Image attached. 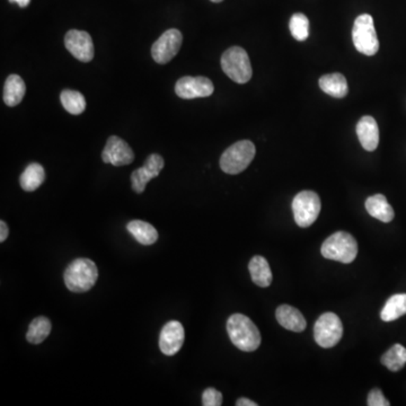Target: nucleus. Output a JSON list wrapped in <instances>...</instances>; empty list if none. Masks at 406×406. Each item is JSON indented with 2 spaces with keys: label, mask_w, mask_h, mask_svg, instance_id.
<instances>
[{
  "label": "nucleus",
  "mask_w": 406,
  "mask_h": 406,
  "mask_svg": "<svg viewBox=\"0 0 406 406\" xmlns=\"http://www.w3.org/2000/svg\"><path fill=\"white\" fill-rule=\"evenodd\" d=\"M227 332L234 346L242 351H255L261 344L259 329L245 315H231L228 318Z\"/></svg>",
  "instance_id": "1"
},
{
  "label": "nucleus",
  "mask_w": 406,
  "mask_h": 406,
  "mask_svg": "<svg viewBox=\"0 0 406 406\" xmlns=\"http://www.w3.org/2000/svg\"><path fill=\"white\" fill-rule=\"evenodd\" d=\"M98 270L92 259H81L72 261L65 271L64 280L67 288L75 294H83L95 285Z\"/></svg>",
  "instance_id": "2"
},
{
  "label": "nucleus",
  "mask_w": 406,
  "mask_h": 406,
  "mask_svg": "<svg viewBox=\"0 0 406 406\" xmlns=\"http://www.w3.org/2000/svg\"><path fill=\"white\" fill-rule=\"evenodd\" d=\"M320 253L327 259L349 264L358 255V243L351 234L337 231L323 243Z\"/></svg>",
  "instance_id": "3"
},
{
  "label": "nucleus",
  "mask_w": 406,
  "mask_h": 406,
  "mask_svg": "<svg viewBox=\"0 0 406 406\" xmlns=\"http://www.w3.org/2000/svg\"><path fill=\"white\" fill-rule=\"evenodd\" d=\"M222 68L237 84H246L252 78V66L248 52L241 46H231L224 52Z\"/></svg>",
  "instance_id": "4"
},
{
  "label": "nucleus",
  "mask_w": 406,
  "mask_h": 406,
  "mask_svg": "<svg viewBox=\"0 0 406 406\" xmlns=\"http://www.w3.org/2000/svg\"><path fill=\"white\" fill-rule=\"evenodd\" d=\"M255 146L250 140H242V142L234 144L231 147L225 150L220 157V168L225 173L236 175L242 173L251 164L254 157H255Z\"/></svg>",
  "instance_id": "5"
},
{
  "label": "nucleus",
  "mask_w": 406,
  "mask_h": 406,
  "mask_svg": "<svg viewBox=\"0 0 406 406\" xmlns=\"http://www.w3.org/2000/svg\"><path fill=\"white\" fill-rule=\"evenodd\" d=\"M352 41L358 52L363 55H376L379 50V41L374 29V20L369 14H363L356 18L352 29Z\"/></svg>",
  "instance_id": "6"
},
{
  "label": "nucleus",
  "mask_w": 406,
  "mask_h": 406,
  "mask_svg": "<svg viewBox=\"0 0 406 406\" xmlns=\"http://www.w3.org/2000/svg\"><path fill=\"white\" fill-rule=\"evenodd\" d=\"M320 199L313 191H303L295 196L292 201L295 222L299 227L307 228L313 225L320 216Z\"/></svg>",
  "instance_id": "7"
},
{
  "label": "nucleus",
  "mask_w": 406,
  "mask_h": 406,
  "mask_svg": "<svg viewBox=\"0 0 406 406\" xmlns=\"http://www.w3.org/2000/svg\"><path fill=\"white\" fill-rule=\"evenodd\" d=\"M343 335V325L334 313H325L317 320L314 327V337L318 346L329 349L337 346Z\"/></svg>",
  "instance_id": "8"
},
{
  "label": "nucleus",
  "mask_w": 406,
  "mask_h": 406,
  "mask_svg": "<svg viewBox=\"0 0 406 406\" xmlns=\"http://www.w3.org/2000/svg\"><path fill=\"white\" fill-rule=\"evenodd\" d=\"M183 42V35L179 29H170L161 34L151 48L154 60L159 65L170 62L179 53Z\"/></svg>",
  "instance_id": "9"
},
{
  "label": "nucleus",
  "mask_w": 406,
  "mask_h": 406,
  "mask_svg": "<svg viewBox=\"0 0 406 406\" xmlns=\"http://www.w3.org/2000/svg\"><path fill=\"white\" fill-rule=\"evenodd\" d=\"M215 87L212 81L207 77L181 78L175 85L176 95L183 100H194V98L208 97L212 95Z\"/></svg>",
  "instance_id": "10"
},
{
  "label": "nucleus",
  "mask_w": 406,
  "mask_h": 406,
  "mask_svg": "<svg viewBox=\"0 0 406 406\" xmlns=\"http://www.w3.org/2000/svg\"><path fill=\"white\" fill-rule=\"evenodd\" d=\"M164 158L158 154H151L148 156L142 168L135 170L131 174V185L135 194H144L150 180L155 179L164 168Z\"/></svg>",
  "instance_id": "11"
},
{
  "label": "nucleus",
  "mask_w": 406,
  "mask_h": 406,
  "mask_svg": "<svg viewBox=\"0 0 406 406\" xmlns=\"http://www.w3.org/2000/svg\"><path fill=\"white\" fill-rule=\"evenodd\" d=\"M66 49L81 62H90L94 58V44L88 33L70 29L65 36Z\"/></svg>",
  "instance_id": "12"
},
{
  "label": "nucleus",
  "mask_w": 406,
  "mask_h": 406,
  "mask_svg": "<svg viewBox=\"0 0 406 406\" xmlns=\"http://www.w3.org/2000/svg\"><path fill=\"white\" fill-rule=\"evenodd\" d=\"M102 159L104 163L119 168L131 164L135 159V154L123 139L119 138L116 135H111L104 147Z\"/></svg>",
  "instance_id": "13"
},
{
  "label": "nucleus",
  "mask_w": 406,
  "mask_h": 406,
  "mask_svg": "<svg viewBox=\"0 0 406 406\" xmlns=\"http://www.w3.org/2000/svg\"><path fill=\"white\" fill-rule=\"evenodd\" d=\"M184 327L177 320L165 324L159 335V348L165 356L172 357L181 350L184 343Z\"/></svg>",
  "instance_id": "14"
},
{
  "label": "nucleus",
  "mask_w": 406,
  "mask_h": 406,
  "mask_svg": "<svg viewBox=\"0 0 406 406\" xmlns=\"http://www.w3.org/2000/svg\"><path fill=\"white\" fill-rule=\"evenodd\" d=\"M357 135L363 149L374 151L379 144V129L372 116H363L357 124Z\"/></svg>",
  "instance_id": "15"
},
{
  "label": "nucleus",
  "mask_w": 406,
  "mask_h": 406,
  "mask_svg": "<svg viewBox=\"0 0 406 406\" xmlns=\"http://www.w3.org/2000/svg\"><path fill=\"white\" fill-rule=\"evenodd\" d=\"M276 317L280 325L292 332H303L307 326L305 317L292 306L281 305L276 311Z\"/></svg>",
  "instance_id": "16"
},
{
  "label": "nucleus",
  "mask_w": 406,
  "mask_h": 406,
  "mask_svg": "<svg viewBox=\"0 0 406 406\" xmlns=\"http://www.w3.org/2000/svg\"><path fill=\"white\" fill-rule=\"evenodd\" d=\"M367 211L370 216L383 222H391L394 219L395 212L392 205H389L386 196L383 194H374L366 200Z\"/></svg>",
  "instance_id": "17"
},
{
  "label": "nucleus",
  "mask_w": 406,
  "mask_h": 406,
  "mask_svg": "<svg viewBox=\"0 0 406 406\" xmlns=\"http://www.w3.org/2000/svg\"><path fill=\"white\" fill-rule=\"evenodd\" d=\"M320 87L323 92L332 97L343 98L348 95V81L342 74H330L320 78Z\"/></svg>",
  "instance_id": "18"
},
{
  "label": "nucleus",
  "mask_w": 406,
  "mask_h": 406,
  "mask_svg": "<svg viewBox=\"0 0 406 406\" xmlns=\"http://www.w3.org/2000/svg\"><path fill=\"white\" fill-rule=\"evenodd\" d=\"M25 92L26 87L23 79L13 74L7 78L4 86V102L7 107H16L23 100Z\"/></svg>",
  "instance_id": "19"
},
{
  "label": "nucleus",
  "mask_w": 406,
  "mask_h": 406,
  "mask_svg": "<svg viewBox=\"0 0 406 406\" xmlns=\"http://www.w3.org/2000/svg\"><path fill=\"white\" fill-rule=\"evenodd\" d=\"M127 229L135 241L142 245H153L158 239V231H156V228L142 220L130 222Z\"/></svg>",
  "instance_id": "20"
},
{
  "label": "nucleus",
  "mask_w": 406,
  "mask_h": 406,
  "mask_svg": "<svg viewBox=\"0 0 406 406\" xmlns=\"http://www.w3.org/2000/svg\"><path fill=\"white\" fill-rule=\"evenodd\" d=\"M248 270L255 285L266 288L272 283V271L268 261L263 257H254L248 264Z\"/></svg>",
  "instance_id": "21"
},
{
  "label": "nucleus",
  "mask_w": 406,
  "mask_h": 406,
  "mask_svg": "<svg viewBox=\"0 0 406 406\" xmlns=\"http://www.w3.org/2000/svg\"><path fill=\"white\" fill-rule=\"evenodd\" d=\"M46 180V172L42 165L38 163H32L25 168L22 175H20V187L26 192H33L38 190Z\"/></svg>",
  "instance_id": "22"
},
{
  "label": "nucleus",
  "mask_w": 406,
  "mask_h": 406,
  "mask_svg": "<svg viewBox=\"0 0 406 406\" xmlns=\"http://www.w3.org/2000/svg\"><path fill=\"white\" fill-rule=\"evenodd\" d=\"M406 314V294L394 295L387 300L381 313L384 322H393Z\"/></svg>",
  "instance_id": "23"
},
{
  "label": "nucleus",
  "mask_w": 406,
  "mask_h": 406,
  "mask_svg": "<svg viewBox=\"0 0 406 406\" xmlns=\"http://www.w3.org/2000/svg\"><path fill=\"white\" fill-rule=\"evenodd\" d=\"M51 322L44 316L36 317L29 324V331L26 334V340L32 344H40L51 333Z\"/></svg>",
  "instance_id": "24"
},
{
  "label": "nucleus",
  "mask_w": 406,
  "mask_h": 406,
  "mask_svg": "<svg viewBox=\"0 0 406 406\" xmlns=\"http://www.w3.org/2000/svg\"><path fill=\"white\" fill-rule=\"evenodd\" d=\"M60 101L65 110L70 114H74V116L81 114L86 109V100H85L84 95L77 90H62Z\"/></svg>",
  "instance_id": "25"
},
{
  "label": "nucleus",
  "mask_w": 406,
  "mask_h": 406,
  "mask_svg": "<svg viewBox=\"0 0 406 406\" xmlns=\"http://www.w3.org/2000/svg\"><path fill=\"white\" fill-rule=\"evenodd\" d=\"M381 363L391 372H398L405 366L406 349L400 344H395L381 357Z\"/></svg>",
  "instance_id": "26"
},
{
  "label": "nucleus",
  "mask_w": 406,
  "mask_h": 406,
  "mask_svg": "<svg viewBox=\"0 0 406 406\" xmlns=\"http://www.w3.org/2000/svg\"><path fill=\"white\" fill-rule=\"evenodd\" d=\"M291 35L297 41H306L309 36V20L306 15L297 13L292 15L289 23Z\"/></svg>",
  "instance_id": "27"
},
{
  "label": "nucleus",
  "mask_w": 406,
  "mask_h": 406,
  "mask_svg": "<svg viewBox=\"0 0 406 406\" xmlns=\"http://www.w3.org/2000/svg\"><path fill=\"white\" fill-rule=\"evenodd\" d=\"M222 404V393L215 388L205 389L202 394V405L203 406H220Z\"/></svg>",
  "instance_id": "28"
},
{
  "label": "nucleus",
  "mask_w": 406,
  "mask_h": 406,
  "mask_svg": "<svg viewBox=\"0 0 406 406\" xmlns=\"http://www.w3.org/2000/svg\"><path fill=\"white\" fill-rule=\"evenodd\" d=\"M368 404L369 406H389V403L387 398L384 396L383 393H381V389L374 388L370 391L368 395Z\"/></svg>",
  "instance_id": "29"
},
{
  "label": "nucleus",
  "mask_w": 406,
  "mask_h": 406,
  "mask_svg": "<svg viewBox=\"0 0 406 406\" xmlns=\"http://www.w3.org/2000/svg\"><path fill=\"white\" fill-rule=\"evenodd\" d=\"M8 226L6 225V222L1 220V222H0V242H5L7 237H8Z\"/></svg>",
  "instance_id": "30"
},
{
  "label": "nucleus",
  "mask_w": 406,
  "mask_h": 406,
  "mask_svg": "<svg viewBox=\"0 0 406 406\" xmlns=\"http://www.w3.org/2000/svg\"><path fill=\"white\" fill-rule=\"evenodd\" d=\"M237 406H257V403L253 402V400H248V398H239L236 402Z\"/></svg>",
  "instance_id": "31"
},
{
  "label": "nucleus",
  "mask_w": 406,
  "mask_h": 406,
  "mask_svg": "<svg viewBox=\"0 0 406 406\" xmlns=\"http://www.w3.org/2000/svg\"><path fill=\"white\" fill-rule=\"evenodd\" d=\"M11 3H16L20 8H25V7L29 6L31 0H9Z\"/></svg>",
  "instance_id": "32"
},
{
  "label": "nucleus",
  "mask_w": 406,
  "mask_h": 406,
  "mask_svg": "<svg viewBox=\"0 0 406 406\" xmlns=\"http://www.w3.org/2000/svg\"><path fill=\"white\" fill-rule=\"evenodd\" d=\"M210 1H212V3H222L224 0H210Z\"/></svg>",
  "instance_id": "33"
}]
</instances>
